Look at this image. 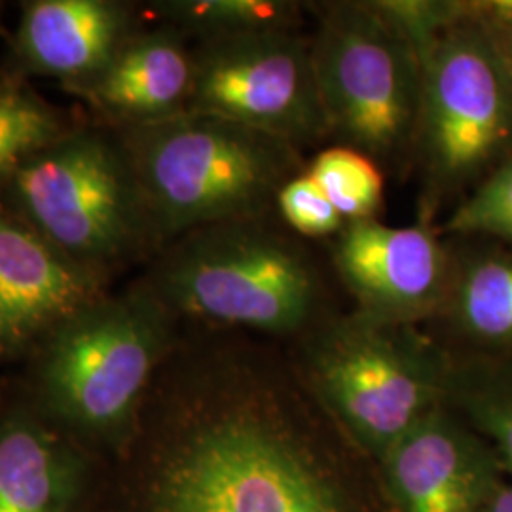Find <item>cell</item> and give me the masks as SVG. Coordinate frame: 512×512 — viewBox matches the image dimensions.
Masks as SVG:
<instances>
[{"mask_svg":"<svg viewBox=\"0 0 512 512\" xmlns=\"http://www.w3.org/2000/svg\"><path fill=\"white\" fill-rule=\"evenodd\" d=\"M306 418L274 374L205 380L173 412L143 512H359Z\"/></svg>","mask_w":512,"mask_h":512,"instance_id":"6da1fadb","label":"cell"},{"mask_svg":"<svg viewBox=\"0 0 512 512\" xmlns=\"http://www.w3.org/2000/svg\"><path fill=\"white\" fill-rule=\"evenodd\" d=\"M124 154L150 230L160 236L264 219L279 190L306 171L300 150L291 143L190 110L135 124Z\"/></svg>","mask_w":512,"mask_h":512,"instance_id":"7a4b0ae2","label":"cell"},{"mask_svg":"<svg viewBox=\"0 0 512 512\" xmlns=\"http://www.w3.org/2000/svg\"><path fill=\"white\" fill-rule=\"evenodd\" d=\"M150 289L169 311L272 336L310 329L323 304V281L310 256L266 217L186 234Z\"/></svg>","mask_w":512,"mask_h":512,"instance_id":"3957f363","label":"cell"},{"mask_svg":"<svg viewBox=\"0 0 512 512\" xmlns=\"http://www.w3.org/2000/svg\"><path fill=\"white\" fill-rule=\"evenodd\" d=\"M452 351L355 310L313 325L304 378L313 399L368 456L385 452L446 404Z\"/></svg>","mask_w":512,"mask_h":512,"instance_id":"277c9868","label":"cell"},{"mask_svg":"<svg viewBox=\"0 0 512 512\" xmlns=\"http://www.w3.org/2000/svg\"><path fill=\"white\" fill-rule=\"evenodd\" d=\"M311 55L330 135L378 164L416 147L421 61L372 0L327 4Z\"/></svg>","mask_w":512,"mask_h":512,"instance_id":"5b68a950","label":"cell"},{"mask_svg":"<svg viewBox=\"0 0 512 512\" xmlns=\"http://www.w3.org/2000/svg\"><path fill=\"white\" fill-rule=\"evenodd\" d=\"M416 148L439 196L482 183L512 158V73L494 35L467 16L421 63Z\"/></svg>","mask_w":512,"mask_h":512,"instance_id":"8992f818","label":"cell"},{"mask_svg":"<svg viewBox=\"0 0 512 512\" xmlns=\"http://www.w3.org/2000/svg\"><path fill=\"white\" fill-rule=\"evenodd\" d=\"M169 315L148 287L97 298L63 321L44 365V391L55 412L92 431L124 425L167 346Z\"/></svg>","mask_w":512,"mask_h":512,"instance_id":"52a82bcc","label":"cell"},{"mask_svg":"<svg viewBox=\"0 0 512 512\" xmlns=\"http://www.w3.org/2000/svg\"><path fill=\"white\" fill-rule=\"evenodd\" d=\"M38 236L84 266L122 255L150 232L124 152L95 135L61 137L12 173Z\"/></svg>","mask_w":512,"mask_h":512,"instance_id":"ba28073f","label":"cell"},{"mask_svg":"<svg viewBox=\"0 0 512 512\" xmlns=\"http://www.w3.org/2000/svg\"><path fill=\"white\" fill-rule=\"evenodd\" d=\"M186 110L264 131L298 150L330 135L311 38L298 31L207 38L194 54Z\"/></svg>","mask_w":512,"mask_h":512,"instance_id":"9c48e42d","label":"cell"},{"mask_svg":"<svg viewBox=\"0 0 512 512\" xmlns=\"http://www.w3.org/2000/svg\"><path fill=\"white\" fill-rule=\"evenodd\" d=\"M332 258L357 311L395 325L440 317L456 272L439 232L427 224L351 222L338 234Z\"/></svg>","mask_w":512,"mask_h":512,"instance_id":"30bf717a","label":"cell"},{"mask_svg":"<svg viewBox=\"0 0 512 512\" xmlns=\"http://www.w3.org/2000/svg\"><path fill=\"white\" fill-rule=\"evenodd\" d=\"M378 465L397 512H482L505 480L494 448L448 404L414 425Z\"/></svg>","mask_w":512,"mask_h":512,"instance_id":"8fae6325","label":"cell"},{"mask_svg":"<svg viewBox=\"0 0 512 512\" xmlns=\"http://www.w3.org/2000/svg\"><path fill=\"white\" fill-rule=\"evenodd\" d=\"M99 296L90 266L0 215V353L59 327Z\"/></svg>","mask_w":512,"mask_h":512,"instance_id":"7c38bea8","label":"cell"},{"mask_svg":"<svg viewBox=\"0 0 512 512\" xmlns=\"http://www.w3.org/2000/svg\"><path fill=\"white\" fill-rule=\"evenodd\" d=\"M126 25L124 8L105 0H38L23 10L19 50L40 73L95 78L122 48Z\"/></svg>","mask_w":512,"mask_h":512,"instance_id":"4fadbf2b","label":"cell"},{"mask_svg":"<svg viewBox=\"0 0 512 512\" xmlns=\"http://www.w3.org/2000/svg\"><path fill=\"white\" fill-rule=\"evenodd\" d=\"M194 80V55L173 33L160 31L122 44L107 69L93 78L95 103L147 124L186 110Z\"/></svg>","mask_w":512,"mask_h":512,"instance_id":"5bb4252c","label":"cell"},{"mask_svg":"<svg viewBox=\"0 0 512 512\" xmlns=\"http://www.w3.org/2000/svg\"><path fill=\"white\" fill-rule=\"evenodd\" d=\"M78 478L71 458L27 420L0 427V512H73Z\"/></svg>","mask_w":512,"mask_h":512,"instance_id":"9a60e30c","label":"cell"},{"mask_svg":"<svg viewBox=\"0 0 512 512\" xmlns=\"http://www.w3.org/2000/svg\"><path fill=\"white\" fill-rule=\"evenodd\" d=\"M440 317L465 346L463 353L512 357V253H478L456 264Z\"/></svg>","mask_w":512,"mask_h":512,"instance_id":"2e32d148","label":"cell"},{"mask_svg":"<svg viewBox=\"0 0 512 512\" xmlns=\"http://www.w3.org/2000/svg\"><path fill=\"white\" fill-rule=\"evenodd\" d=\"M446 404L488 440L512 482V357L452 353Z\"/></svg>","mask_w":512,"mask_h":512,"instance_id":"e0dca14e","label":"cell"},{"mask_svg":"<svg viewBox=\"0 0 512 512\" xmlns=\"http://www.w3.org/2000/svg\"><path fill=\"white\" fill-rule=\"evenodd\" d=\"M300 2L289 0H177L162 12L205 38L234 37L262 31H298Z\"/></svg>","mask_w":512,"mask_h":512,"instance_id":"ac0fdd59","label":"cell"},{"mask_svg":"<svg viewBox=\"0 0 512 512\" xmlns=\"http://www.w3.org/2000/svg\"><path fill=\"white\" fill-rule=\"evenodd\" d=\"M306 173L348 224L376 219L384 203V175L365 152L346 145L325 148L306 165Z\"/></svg>","mask_w":512,"mask_h":512,"instance_id":"d6986e66","label":"cell"},{"mask_svg":"<svg viewBox=\"0 0 512 512\" xmlns=\"http://www.w3.org/2000/svg\"><path fill=\"white\" fill-rule=\"evenodd\" d=\"M54 112L29 93L0 88V184L18 165L61 139Z\"/></svg>","mask_w":512,"mask_h":512,"instance_id":"ffe728a7","label":"cell"},{"mask_svg":"<svg viewBox=\"0 0 512 512\" xmlns=\"http://www.w3.org/2000/svg\"><path fill=\"white\" fill-rule=\"evenodd\" d=\"M439 234L492 236L512 245V158L499 165L459 203Z\"/></svg>","mask_w":512,"mask_h":512,"instance_id":"44dd1931","label":"cell"},{"mask_svg":"<svg viewBox=\"0 0 512 512\" xmlns=\"http://www.w3.org/2000/svg\"><path fill=\"white\" fill-rule=\"evenodd\" d=\"M372 6L421 63L440 38L467 16V2L461 0H372Z\"/></svg>","mask_w":512,"mask_h":512,"instance_id":"7402d4cb","label":"cell"},{"mask_svg":"<svg viewBox=\"0 0 512 512\" xmlns=\"http://www.w3.org/2000/svg\"><path fill=\"white\" fill-rule=\"evenodd\" d=\"M275 207L289 228L306 238L340 234L348 224L306 171L279 190Z\"/></svg>","mask_w":512,"mask_h":512,"instance_id":"603a6c76","label":"cell"},{"mask_svg":"<svg viewBox=\"0 0 512 512\" xmlns=\"http://www.w3.org/2000/svg\"><path fill=\"white\" fill-rule=\"evenodd\" d=\"M467 8L482 25L512 35V0H469Z\"/></svg>","mask_w":512,"mask_h":512,"instance_id":"cb8c5ba5","label":"cell"},{"mask_svg":"<svg viewBox=\"0 0 512 512\" xmlns=\"http://www.w3.org/2000/svg\"><path fill=\"white\" fill-rule=\"evenodd\" d=\"M482 512H512V482L503 480Z\"/></svg>","mask_w":512,"mask_h":512,"instance_id":"d4e9b609","label":"cell"},{"mask_svg":"<svg viewBox=\"0 0 512 512\" xmlns=\"http://www.w3.org/2000/svg\"><path fill=\"white\" fill-rule=\"evenodd\" d=\"M486 27V25H484ZM492 35H494L495 40H497V44H499V48H501V52L505 55V61H507V65H509V69H511L512 73V35H507V33H499V31H494V29H490V27H486Z\"/></svg>","mask_w":512,"mask_h":512,"instance_id":"484cf974","label":"cell"}]
</instances>
